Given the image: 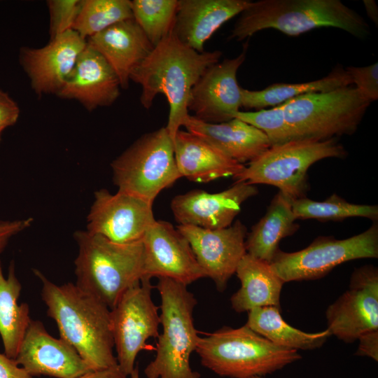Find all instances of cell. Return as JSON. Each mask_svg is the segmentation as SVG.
Masks as SVG:
<instances>
[{"label":"cell","instance_id":"obj_1","mask_svg":"<svg viewBox=\"0 0 378 378\" xmlns=\"http://www.w3.org/2000/svg\"><path fill=\"white\" fill-rule=\"evenodd\" d=\"M33 272L41 282V299L60 338L71 345L92 370L118 365L113 354L110 309L76 284L57 285L38 270Z\"/></svg>","mask_w":378,"mask_h":378},{"label":"cell","instance_id":"obj_2","mask_svg":"<svg viewBox=\"0 0 378 378\" xmlns=\"http://www.w3.org/2000/svg\"><path fill=\"white\" fill-rule=\"evenodd\" d=\"M221 56L220 50L198 52L171 31L132 73L130 80L141 86L140 102L145 108L151 107L158 94L166 97L169 113L165 127L173 142L189 115L188 106L193 86Z\"/></svg>","mask_w":378,"mask_h":378},{"label":"cell","instance_id":"obj_3","mask_svg":"<svg viewBox=\"0 0 378 378\" xmlns=\"http://www.w3.org/2000/svg\"><path fill=\"white\" fill-rule=\"evenodd\" d=\"M239 15L229 37L237 41L267 29L290 36L321 27L337 28L360 39L370 35L363 18L340 0H259L250 1Z\"/></svg>","mask_w":378,"mask_h":378},{"label":"cell","instance_id":"obj_4","mask_svg":"<svg viewBox=\"0 0 378 378\" xmlns=\"http://www.w3.org/2000/svg\"><path fill=\"white\" fill-rule=\"evenodd\" d=\"M74 238L78 248L76 284L111 309L144 276L142 240L120 244L86 230L76 231Z\"/></svg>","mask_w":378,"mask_h":378},{"label":"cell","instance_id":"obj_5","mask_svg":"<svg viewBox=\"0 0 378 378\" xmlns=\"http://www.w3.org/2000/svg\"><path fill=\"white\" fill-rule=\"evenodd\" d=\"M195 351L203 366L230 378L263 377L302 358L297 350L272 343L246 324L200 337Z\"/></svg>","mask_w":378,"mask_h":378},{"label":"cell","instance_id":"obj_6","mask_svg":"<svg viewBox=\"0 0 378 378\" xmlns=\"http://www.w3.org/2000/svg\"><path fill=\"white\" fill-rule=\"evenodd\" d=\"M158 279L162 332L158 336L155 358L144 373L147 378H200L190 365L200 339L193 322L197 300L187 286L169 278Z\"/></svg>","mask_w":378,"mask_h":378},{"label":"cell","instance_id":"obj_7","mask_svg":"<svg viewBox=\"0 0 378 378\" xmlns=\"http://www.w3.org/2000/svg\"><path fill=\"white\" fill-rule=\"evenodd\" d=\"M346 155L335 138L294 140L272 146L232 178L235 183L274 186L293 201L306 197L307 172L314 163L328 158H343Z\"/></svg>","mask_w":378,"mask_h":378},{"label":"cell","instance_id":"obj_8","mask_svg":"<svg viewBox=\"0 0 378 378\" xmlns=\"http://www.w3.org/2000/svg\"><path fill=\"white\" fill-rule=\"evenodd\" d=\"M370 104L349 85L303 94L280 106L298 140L323 141L353 134Z\"/></svg>","mask_w":378,"mask_h":378},{"label":"cell","instance_id":"obj_9","mask_svg":"<svg viewBox=\"0 0 378 378\" xmlns=\"http://www.w3.org/2000/svg\"><path fill=\"white\" fill-rule=\"evenodd\" d=\"M118 191L153 204L158 194L181 178L174 142L165 127L136 139L111 163Z\"/></svg>","mask_w":378,"mask_h":378},{"label":"cell","instance_id":"obj_10","mask_svg":"<svg viewBox=\"0 0 378 378\" xmlns=\"http://www.w3.org/2000/svg\"><path fill=\"white\" fill-rule=\"evenodd\" d=\"M378 257V224L344 239L330 236L316 238L307 247L295 252L280 248L270 263L285 282L321 279L336 266L356 259Z\"/></svg>","mask_w":378,"mask_h":378},{"label":"cell","instance_id":"obj_11","mask_svg":"<svg viewBox=\"0 0 378 378\" xmlns=\"http://www.w3.org/2000/svg\"><path fill=\"white\" fill-rule=\"evenodd\" d=\"M150 279L144 278L127 289L110 309L111 328L118 365L130 375L139 353L146 341L158 337L160 324L158 307L152 299Z\"/></svg>","mask_w":378,"mask_h":378},{"label":"cell","instance_id":"obj_12","mask_svg":"<svg viewBox=\"0 0 378 378\" xmlns=\"http://www.w3.org/2000/svg\"><path fill=\"white\" fill-rule=\"evenodd\" d=\"M328 330L345 343L378 330V269L372 265L356 268L349 288L326 311Z\"/></svg>","mask_w":378,"mask_h":378},{"label":"cell","instance_id":"obj_13","mask_svg":"<svg viewBox=\"0 0 378 378\" xmlns=\"http://www.w3.org/2000/svg\"><path fill=\"white\" fill-rule=\"evenodd\" d=\"M152 206L127 193L99 189L94 193L86 231L120 244L141 241L155 220Z\"/></svg>","mask_w":378,"mask_h":378},{"label":"cell","instance_id":"obj_14","mask_svg":"<svg viewBox=\"0 0 378 378\" xmlns=\"http://www.w3.org/2000/svg\"><path fill=\"white\" fill-rule=\"evenodd\" d=\"M176 228L188 241L206 277L214 281L218 291H224L246 253V227L237 220L230 226L218 230L183 225Z\"/></svg>","mask_w":378,"mask_h":378},{"label":"cell","instance_id":"obj_15","mask_svg":"<svg viewBox=\"0 0 378 378\" xmlns=\"http://www.w3.org/2000/svg\"><path fill=\"white\" fill-rule=\"evenodd\" d=\"M248 43L236 57L225 59L209 66L193 86L188 111L205 122L230 120L241 107V88L237 73L246 59Z\"/></svg>","mask_w":378,"mask_h":378},{"label":"cell","instance_id":"obj_16","mask_svg":"<svg viewBox=\"0 0 378 378\" xmlns=\"http://www.w3.org/2000/svg\"><path fill=\"white\" fill-rule=\"evenodd\" d=\"M142 242L144 278H169L188 286L206 277L187 239L168 221L155 220Z\"/></svg>","mask_w":378,"mask_h":378},{"label":"cell","instance_id":"obj_17","mask_svg":"<svg viewBox=\"0 0 378 378\" xmlns=\"http://www.w3.org/2000/svg\"><path fill=\"white\" fill-rule=\"evenodd\" d=\"M86 45L87 41L71 29L50 38L42 48H21L20 63L34 92L57 95Z\"/></svg>","mask_w":378,"mask_h":378},{"label":"cell","instance_id":"obj_18","mask_svg":"<svg viewBox=\"0 0 378 378\" xmlns=\"http://www.w3.org/2000/svg\"><path fill=\"white\" fill-rule=\"evenodd\" d=\"M15 360L33 377L76 378L92 370L71 345L52 337L42 322L32 319Z\"/></svg>","mask_w":378,"mask_h":378},{"label":"cell","instance_id":"obj_19","mask_svg":"<svg viewBox=\"0 0 378 378\" xmlns=\"http://www.w3.org/2000/svg\"><path fill=\"white\" fill-rule=\"evenodd\" d=\"M258 193L253 185L234 183L220 192L197 189L178 195L172 200L170 206L179 225L218 230L230 226L241 204Z\"/></svg>","mask_w":378,"mask_h":378},{"label":"cell","instance_id":"obj_20","mask_svg":"<svg viewBox=\"0 0 378 378\" xmlns=\"http://www.w3.org/2000/svg\"><path fill=\"white\" fill-rule=\"evenodd\" d=\"M120 84L104 57L88 43L57 96L75 99L87 110L111 105L120 95Z\"/></svg>","mask_w":378,"mask_h":378},{"label":"cell","instance_id":"obj_21","mask_svg":"<svg viewBox=\"0 0 378 378\" xmlns=\"http://www.w3.org/2000/svg\"><path fill=\"white\" fill-rule=\"evenodd\" d=\"M248 0H178L172 32L184 45L203 52L206 41L225 22L239 15Z\"/></svg>","mask_w":378,"mask_h":378},{"label":"cell","instance_id":"obj_22","mask_svg":"<svg viewBox=\"0 0 378 378\" xmlns=\"http://www.w3.org/2000/svg\"><path fill=\"white\" fill-rule=\"evenodd\" d=\"M86 41L112 67L122 89L129 87L132 73L154 48L134 18L115 24Z\"/></svg>","mask_w":378,"mask_h":378},{"label":"cell","instance_id":"obj_23","mask_svg":"<svg viewBox=\"0 0 378 378\" xmlns=\"http://www.w3.org/2000/svg\"><path fill=\"white\" fill-rule=\"evenodd\" d=\"M183 126L242 164L255 160L272 146L262 131L237 118L209 123L189 115Z\"/></svg>","mask_w":378,"mask_h":378},{"label":"cell","instance_id":"obj_24","mask_svg":"<svg viewBox=\"0 0 378 378\" xmlns=\"http://www.w3.org/2000/svg\"><path fill=\"white\" fill-rule=\"evenodd\" d=\"M176 163L181 177L191 181L208 183L234 176L244 164L230 158L220 150L188 132L179 130L174 138Z\"/></svg>","mask_w":378,"mask_h":378},{"label":"cell","instance_id":"obj_25","mask_svg":"<svg viewBox=\"0 0 378 378\" xmlns=\"http://www.w3.org/2000/svg\"><path fill=\"white\" fill-rule=\"evenodd\" d=\"M235 274L241 286L231 298L232 308L237 313L262 307L281 308L280 298L285 282L272 270L270 264L246 253Z\"/></svg>","mask_w":378,"mask_h":378},{"label":"cell","instance_id":"obj_26","mask_svg":"<svg viewBox=\"0 0 378 378\" xmlns=\"http://www.w3.org/2000/svg\"><path fill=\"white\" fill-rule=\"evenodd\" d=\"M292 200L279 191L264 216L247 234L245 245L249 255L271 263L282 239L293 234L300 225L295 222Z\"/></svg>","mask_w":378,"mask_h":378},{"label":"cell","instance_id":"obj_27","mask_svg":"<svg viewBox=\"0 0 378 378\" xmlns=\"http://www.w3.org/2000/svg\"><path fill=\"white\" fill-rule=\"evenodd\" d=\"M22 285L18 280L14 262L5 276L0 260V336L4 354L15 359L25 332L31 321L27 303L18 304Z\"/></svg>","mask_w":378,"mask_h":378},{"label":"cell","instance_id":"obj_28","mask_svg":"<svg viewBox=\"0 0 378 378\" xmlns=\"http://www.w3.org/2000/svg\"><path fill=\"white\" fill-rule=\"evenodd\" d=\"M351 85L346 70L338 64L327 76L315 80L298 83H277L260 90L241 88V106L260 110L267 106H279L303 94L328 92Z\"/></svg>","mask_w":378,"mask_h":378},{"label":"cell","instance_id":"obj_29","mask_svg":"<svg viewBox=\"0 0 378 378\" xmlns=\"http://www.w3.org/2000/svg\"><path fill=\"white\" fill-rule=\"evenodd\" d=\"M276 307L254 308L248 312L246 325L272 343L295 350H313L321 347L332 335L326 329L306 332L286 323Z\"/></svg>","mask_w":378,"mask_h":378},{"label":"cell","instance_id":"obj_30","mask_svg":"<svg viewBox=\"0 0 378 378\" xmlns=\"http://www.w3.org/2000/svg\"><path fill=\"white\" fill-rule=\"evenodd\" d=\"M296 219L340 221L351 217H363L377 222L378 206L349 203L334 193L323 201L305 197L292 201Z\"/></svg>","mask_w":378,"mask_h":378},{"label":"cell","instance_id":"obj_31","mask_svg":"<svg viewBox=\"0 0 378 378\" xmlns=\"http://www.w3.org/2000/svg\"><path fill=\"white\" fill-rule=\"evenodd\" d=\"M133 18L131 1L82 0L73 29L88 38L122 21Z\"/></svg>","mask_w":378,"mask_h":378},{"label":"cell","instance_id":"obj_32","mask_svg":"<svg viewBox=\"0 0 378 378\" xmlns=\"http://www.w3.org/2000/svg\"><path fill=\"white\" fill-rule=\"evenodd\" d=\"M133 18L155 46L172 31L178 0L131 1Z\"/></svg>","mask_w":378,"mask_h":378},{"label":"cell","instance_id":"obj_33","mask_svg":"<svg viewBox=\"0 0 378 378\" xmlns=\"http://www.w3.org/2000/svg\"><path fill=\"white\" fill-rule=\"evenodd\" d=\"M234 118L253 125L262 131L271 146L284 144L298 140L293 130L285 119L280 105L269 109L255 111H238Z\"/></svg>","mask_w":378,"mask_h":378},{"label":"cell","instance_id":"obj_34","mask_svg":"<svg viewBox=\"0 0 378 378\" xmlns=\"http://www.w3.org/2000/svg\"><path fill=\"white\" fill-rule=\"evenodd\" d=\"M81 1H48L47 4L50 13V38L73 29L80 10Z\"/></svg>","mask_w":378,"mask_h":378},{"label":"cell","instance_id":"obj_35","mask_svg":"<svg viewBox=\"0 0 378 378\" xmlns=\"http://www.w3.org/2000/svg\"><path fill=\"white\" fill-rule=\"evenodd\" d=\"M351 84L369 102L378 99V63L365 66H349L346 69Z\"/></svg>","mask_w":378,"mask_h":378},{"label":"cell","instance_id":"obj_36","mask_svg":"<svg viewBox=\"0 0 378 378\" xmlns=\"http://www.w3.org/2000/svg\"><path fill=\"white\" fill-rule=\"evenodd\" d=\"M20 115L17 103L5 92L0 90V132L15 124Z\"/></svg>","mask_w":378,"mask_h":378},{"label":"cell","instance_id":"obj_37","mask_svg":"<svg viewBox=\"0 0 378 378\" xmlns=\"http://www.w3.org/2000/svg\"><path fill=\"white\" fill-rule=\"evenodd\" d=\"M32 223L33 218L30 217L13 220H0V254L13 237L30 227Z\"/></svg>","mask_w":378,"mask_h":378},{"label":"cell","instance_id":"obj_38","mask_svg":"<svg viewBox=\"0 0 378 378\" xmlns=\"http://www.w3.org/2000/svg\"><path fill=\"white\" fill-rule=\"evenodd\" d=\"M357 340H358L359 344L355 354L371 358L377 362L378 330L365 332Z\"/></svg>","mask_w":378,"mask_h":378},{"label":"cell","instance_id":"obj_39","mask_svg":"<svg viewBox=\"0 0 378 378\" xmlns=\"http://www.w3.org/2000/svg\"><path fill=\"white\" fill-rule=\"evenodd\" d=\"M0 378L34 377L20 366L15 359L8 358L4 353L0 352Z\"/></svg>","mask_w":378,"mask_h":378},{"label":"cell","instance_id":"obj_40","mask_svg":"<svg viewBox=\"0 0 378 378\" xmlns=\"http://www.w3.org/2000/svg\"><path fill=\"white\" fill-rule=\"evenodd\" d=\"M122 371L119 368L118 365L113 367L99 370H92L76 378H126Z\"/></svg>","mask_w":378,"mask_h":378},{"label":"cell","instance_id":"obj_41","mask_svg":"<svg viewBox=\"0 0 378 378\" xmlns=\"http://www.w3.org/2000/svg\"><path fill=\"white\" fill-rule=\"evenodd\" d=\"M363 5L369 18L375 24H378V8L375 1L364 0Z\"/></svg>","mask_w":378,"mask_h":378},{"label":"cell","instance_id":"obj_42","mask_svg":"<svg viewBox=\"0 0 378 378\" xmlns=\"http://www.w3.org/2000/svg\"><path fill=\"white\" fill-rule=\"evenodd\" d=\"M131 378H140L138 367H135L130 374Z\"/></svg>","mask_w":378,"mask_h":378},{"label":"cell","instance_id":"obj_43","mask_svg":"<svg viewBox=\"0 0 378 378\" xmlns=\"http://www.w3.org/2000/svg\"><path fill=\"white\" fill-rule=\"evenodd\" d=\"M251 378H263L262 377H258V376H255V377H252Z\"/></svg>","mask_w":378,"mask_h":378},{"label":"cell","instance_id":"obj_44","mask_svg":"<svg viewBox=\"0 0 378 378\" xmlns=\"http://www.w3.org/2000/svg\"><path fill=\"white\" fill-rule=\"evenodd\" d=\"M1 132H0V141H1Z\"/></svg>","mask_w":378,"mask_h":378}]
</instances>
